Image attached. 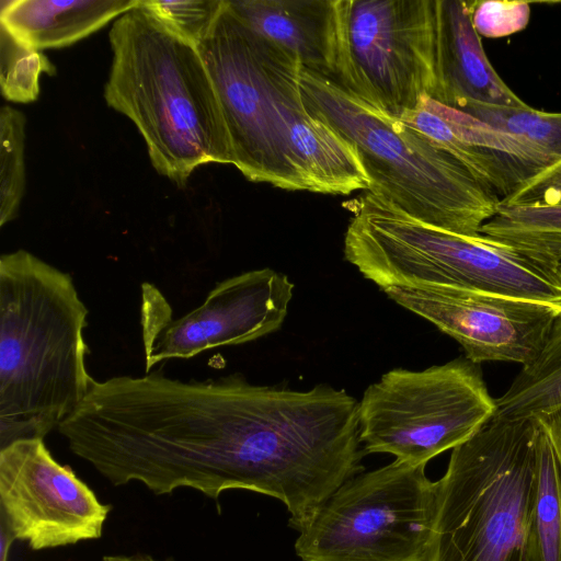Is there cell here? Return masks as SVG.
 Segmentation results:
<instances>
[{"label":"cell","instance_id":"1","mask_svg":"<svg viewBox=\"0 0 561 561\" xmlns=\"http://www.w3.org/2000/svg\"><path fill=\"white\" fill-rule=\"evenodd\" d=\"M221 108L233 165L252 182L347 195L369 188L354 147L311 114L302 65L227 8L197 45Z\"/></svg>","mask_w":561,"mask_h":561},{"label":"cell","instance_id":"2","mask_svg":"<svg viewBox=\"0 0 561 561\" xmlns=\"http://www.w3.org/2000/svg\"><path fill=\"white\" fill-rule=\"evenodd\" d=\"M72 277L25 250L0 257V447L44 438L94 380Z\"/></svg>","mask_w":561,"mask_h":561},{"label":"cell","instance_id":"3","mask_svg":"<svg viewBox=\"0 0 561 561\" xmlns=\"http://www.w3.org/2000/svg\"><path fill=\"white\" fill-rule=\"evenodd\" d=\"M108 37L113 60L104 99L136 125L154 170L183 187L203 164H233L197 47L140 7L118 16Z\"/></svg>","mask_w":561,"mask_h":561},{"label":"cell","instance_id":"4","mask_svg":"<svg viewBox=\"0 0 561 561\" xmlns=\"http://www.w3.org/2000/svg\"><path fill=\"white\" fill-rule=\"evenodd\" d=\"M300 85L311 114L356 150L369 193L461 236H479L495 215L501 198L420 130L304 67Z\"/></svg>","mask_w":561,"mask_h":561},{"label":"cell","instance_id":"5","mask_svg":"<svg viewBox=\"0 0 561 561\" xmlns=\"http://www.w3.org/2000/svg\"><path fill=\"white\" fill-rule=\"evenodd\" d=\"M347 207L345 259L380 289L451 286L561 309V262L430 226L369 192Z\"/></svg>","mask_w":561,"mask_h":561},{"label":"cell","instance_id":"6","mask_svg":"<svg viewBox=\"0 0 561 561\" xmlns=\"http://www.w3.org/2000/svg\"><path fill=\"white\" fill-rule=\"evenodd\" d=\"M537 419L488 422L455 447L436 481L428 561H537Z\"/></svg>","mask_w":561,"mask_h":561},{"label":"cell","instance_id":"7","mask_svg":"<svg viewBox=\"0 0 561 561\" xmlns=\"http://www.w3.org/2000/svg\"><path fill=\"white\" fill-rule=\"evenodd\" d=\"M394 460L340 485L298 527L304 561H428L436 482Z\"/></svg>","mask_w":561,"mask_h":561},{"label":"cell","instance_id":"8","mask_svg":"<svg viewBox=\"0 0 561 561\" xmlns=\"http://www.w3.org/2000/svg\"><path fill=\"white\" fill-rule=\"evenodd\" d=\"M495 410L480 367L467 357L424 370L397 368L358 402L359 439L367 453L426 465L471 438Z\"/></svg>","mask_w":561,"mask_h":561},{"label":"cell","instance_id":"9","mask_svg":"<svg viewBox=\"0 0 561 561\" xmlns=\"http://www.w3.org/2000/svg\"><path fill=\"white\" fill-rule=\"evenodd\" d=\"M342 77L337 84L393 117L435 88V0H340Z\"/></svg>","mask_w":561,"mask_h":561},{"label":"cell","instance_id":"10","mask_svg":"<svg viewBox=\"0 0 561 561\" xmlns=\"http://www.w3.org/2000/svg\"><path fill=\"white\" fill-rule=\"evenodd\" d=\"M293 290L294 284L282 273L249 271L218 283L201 306L174 319L162 293L144 283L140 325L145 373L165 359L190 358L276 331L286 318Z\"/></svg>","mask_w":561,"mask_h":561},{"label":"cell","instance_id":"11","mask_svg":"<svg viewBox=\"0 0 561 561\" xmlns=\"http://www.w3.org/2000/svg\"><path fill=\"white\" fill-rule=\"evenodd\" d=\"M0 503L11 538L36 551L99 539L111 511L44 438L0 447Z\"/></svg>","mask_w":561,"mask_h":561},{"label":"cell","instance_id":"12","mask_svg":"<svg viewBox=\"0 0 561 561\" xmlns=\"http://www.w3.org/2000/svg\"><path fill=\"white\" fill-rule=\"evenodd\" d=\"M390 299L455 339L472 363L529 365L542 351L561 309L451 286H389Z\"/></svg>","mask_w":561,"mask_h":561},{"label":"cell","instance_id":"13","mask_svg":"<svg viewBox=\"0 0 561 561\" xmlns=\"http://www.w3.org/2000/svg\"><path fill=\"white\" fill-rule=\"evenodd\" d=\"M476 1L435 0L434 76L431 99L462 110L470 103L526 104L502 80L472 24Z\"/></svg>","mask_w":561,"mask_h":561},{"label":"cell","instance_id":"14","mask_svg":"<svg viewBox=\"0 0 561 561\" xmlns=\"http://www.w3.org/2000/svg\"><path fill=\"white\" fill-rule=\"evenodd\" d=\"M226 5L250 30L295 55L305 69L340 82V0H226Z\"/></svg>","mask_w":561,"mask_h":561},{"label":"cell","instance_id":"15","mask_svg":"<svg viewBox=\"0 0 561 561\" xmlns=\"http://www.w3.org/2000/svg\"><path fill=\"white\" fill-rule=\"evenodd\" d=\"M140 0H1L0 23L42 50L72 45L111 20L139 7Z\"/></svg>","mask_w":561,"mask_h":561},{"label":"cell","instance_id":"16","mask_svg":"<svg viewBox=\"0 0 561 561\" xmlns=\"http://www.w3.org/2000/svg\"><path fill=\"white\" fill-rule=\"evenodd\" d=\"M425 102L456 136L478 149L496 167L510 185L512 194L554 165L553 160L543 150L524 138L497 129L428 96L425 98Z\"/></svg>","mask_w":561,"mask_h":561},{"label":"cell","instance_id":"17","mask_svg":"<svg viewBox=\"0 0 561 561\" xmlns=\"http://www.w3.org/2000/svg\"><path fill=\"white\" fill-rule=\"evenodd\" d=\"M495 405L494 417L502 420L538 419L561 408V316L540 354L522 367Z\"/></svg>","mask_w":561,"mask_h":561},{"label":"cell","instance_id":"18","mask_svg":"<svg viewBox=\"0 0 561 561\" xmlns=\"http://www.w3.org/2000/svg\"><path fill=\"white\" fill-rule=\"evenodd\" d=\"M480 234L546 260L561 262V205H504Z\"/></svg>","mask_w":561,"mask_h":561},{"label":"cell","instance_id":"19","mask_svg":"<svg viewBox=\"0 0 561 561\" xmlns=\"http://www.w3.org/2000/svg\"><path fill=\"white\" fill-rule=\"evenodd\" d=\"M534 536L537 561H561V482L551 443L541 426Z\"/></svg>","mask_w":561,"mask_h":561},{"label":"cell","instance_id":"20","mask_svg":"<svg viewBox=\"0 0 561 561\" xmlns=\"http://www.w3.org/2000/svg\"><path fill=\"white\" fill-rule=\"evenodd\" d=\"M462 111L486 124L524 138L543 150L554 162H561V113L530 107H511L470 103Z\"/></svg>","mask_w":561,"mask_h":561},{"label":"cell","instance_id":"21","mask_svg":"<svg viewBox=\"0 0 561 561\" xmlns=\"http://www.w3.org/2000/svg\"><path fill=\"white\" fill-rule=\"evenodd\" d=\"M42 73L54 75L55 67L38 49L18 38L0 23V88L2 96L15 103L34 102Z\"/></svg>","mask_w":561,"mask_h":561},{"label":"cell","instance_id":"22","mask_svg":"<svg viewBox=\"0 0 561 561\" xmlns=\"http://www.w3.org/2000/svg\"><path fill=\"white\" fill-rule=\"evenodd\" d=\"M25 116L16 108L0 110V226L12 220L25 190Z\"/></svg>","mask_w":561,"mask_h":561},{"label":"cell","instance_id":"23","mask_svg":"<svg viewBox=\"0 0 561 561\" xmlns=\"http://www.w3.org/2000/svg\"><path fill=\"white\" fill-rule=\"evenodd\" d=\"M224 4L225 0H140L139 7L197 47L211 30Z\"/></svg>","mask_w":561,"mask_h":561},{"label":"cell","instance_id":"24","mask_svg":"<svg viewBox=\"0 0 561 561\" xmlns=\"http://www.w3.org/2000/svg\"><path fill=\"white\" fill-rule=\"evenodd\" d=\"M530 19L524 1H476L472 24L480 36L497 38L523 31Z\"/></svg>","mask_w":561,"mask_h":561},{"label":"cell","instance_id":"25","mask_svg":"<svg viewBox=\"0 0 561 561\" xmlns=\"http://www.w3.org/2000/svg\"><path fill=\"white\" fill-rule=\"evenodd\" d=\"M500 203L504 205H561V162L538 174Z\"/></svg>","mask_w":561,"mask_h":561},{"label":"cell","instance_id":"26","mask_svg":"<svg viewBox=\"0 0 561 561\" xmlns=\"http://www.w3.org/2000/svg\"><path fill=\"white\" fill-rule=\"evenodd\" d=\"M537 420L551 443L561 482V408L551 411Z\"/></svg>","mask_w":561,"mask_h":561},{"label":"cell","instance_id":"27","mask_svg":"<svg viewBox=\"0 0 561 561\" xmlns=\"http://www.w3.org/2000/svg\"><path fill=\"white\" fill-rule=\"evenodd\" d=\"M102 561H175V560L172 557L157 558L149 553H135V554L105 556Z\"/></svg>","mask_w":561,"mask_h":561}]
</instances>
